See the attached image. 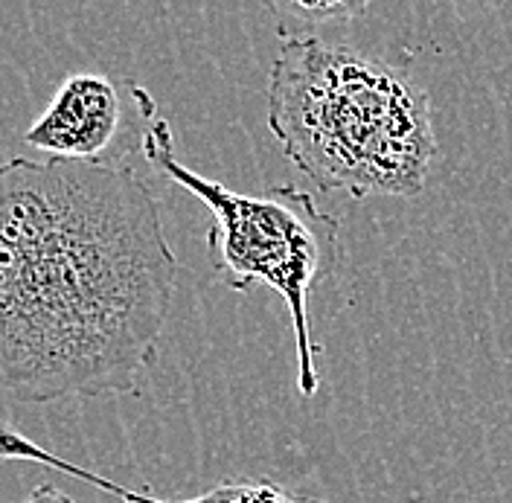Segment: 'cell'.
Masks as SVG:
<instances>
[{
  "instance_id": "277c9868",
  "label": "cell",
  "mask_w": 512,
  "mask_h": 503,
  "mask_svg": "<svg viewBox=\"0 0 512 503\" xmlns=\"http://www.w3.org/2000/svg\"><path fill=\"white\" fill-rule=\"evenodd\" d=\"M123 88L105 73L67 76L50 105L24 131V143L47 160L117 166L143 149L146 128L128 126Z\"/></svg>"
},
{
  "instance_id": "8992f818",
  "label": "cell",
  "mask_w": 512,
  "mask_h": 503,
  "mask_svg": "<svg viewBox=\"0 0 512 503\" xmlns=\"http://www.w3.org/2000/svg\"><path fill=\"white\" fill-rule=\"evenodd\" d=\"M283 12H294L309 21H329V18H355L367 12V3H286Z\"/></svg>"
},
{
  "instance_id": "7a4b0ae2",
  "label": "cell",
  "mask_w": 512,
  "mask_h": 503,
  "mask_svg": "<svg viewBox=\"0 0 512 503\" xmlns=\"http://www.w3.org/2000/svg\"><path fill=\"white\" fill-rule=\"evenodd\" d=\"M268 128L315 187L414 198L437 158L431 99L352 44L283 32L268 73Z\"/></svg>"
},
{
  "instance_id": "5b68a950",
  "label": "cell",
  "mask_w": 512,
  "mask_h": 503,
  "mask_svg": "<svg viewBox=\"0 0 512 503\" xmlns=\"http://www.w3.org/2000/svg\"><path fill=\"white\" fill-rule=\"evenodd\" d=\"M0 448H3L6 460H24V463H35V466H47L53 472H62L67 477L82 480V483H91L99 492L114 495L117 501L123 503H326L320 498H312V495L291 492V489L280 486V483H271V480H230V483H219V486H213V489H207L204 495H195V498L163 501V498H155L146 489H131V486H123V483H117V480H111L105 474H96L91 469H85V466H76V463L64 460L53 451H44L38 442L15 434L12 428H6Z\"/></svg>"
},
{
  "instance_id": "6da1fadb",
  "label": "cell",
  "mask_w": 512,
  "mask_h": 503,
  "mask_svg": "<svg viewBox=\"0 0 512 503\" xmlns=\"http://www.w3.org/2000/svg\"><path fill=\"white\" fill-rule=\"evenodd\" d=\"M178 283L152 189L128 166L0 169V378L21 405L137 393Z\"/></svg>"
},
{
  "instance_id": "52a82bcc",
  "label": "cell",
  "mask_w": 512,
  "mask_h": 503,
  "mask_svg": "<svg viewBox=\"0 0 512 503\" xmlns=\"http://www.w3.org/2000/svg\"><path fill=\"white\" fill-rule=\"evenodd\" d=\"M27 503H76L70 495H64L62 489H56L53 483H35Z\"/></svg>"
},
{
  "instance_id": "3957f363",
  "label": "cell",
  "mask_w": 512,
  "mask_h": 503,
  "mask_svg": "<svg viewBox=\"0 0 512 503\" xmlns=\"http://www.w3.org/2000/svg\"><path fill=\"white\" fill-rule=\"evenodd\" d=\"M172 140L169 120L155 114L143 137V155L160 175L210 210L207 253L222 283L242 294L254 285H268L286 300L297 349V390L303 399L318 396V344L309 326V297L341 262V224L323 213L306 189L291 184L245 195L210 181L178 160Z\"/></svg>"
}]
</instances>
